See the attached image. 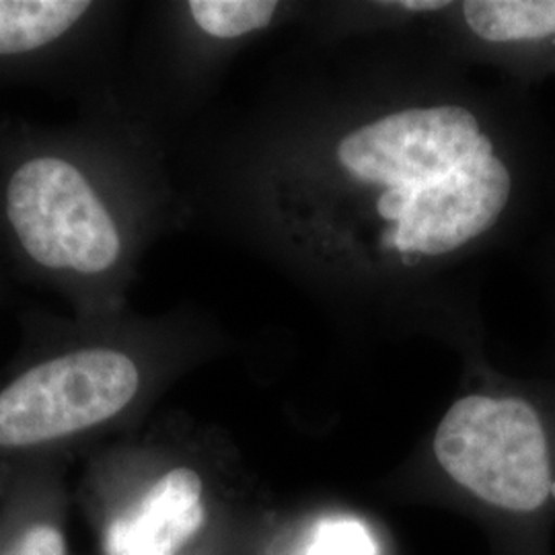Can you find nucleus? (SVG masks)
I'll list each match as a JSON object with an SVG mask.
<instances>
[{
  "mask_svg": "<svg viewBox=\"0 0 555 555\" xmlns=\"http://www.w3.org/2000/svg\"><path fill=\"white\" fill-rule=\"evenodd\" d=\"M132 13L118 0H0V93L40 89L77 107L114 95Z\"/></svg>",
  "mask_w": 555,
  "mask_h": 555,
  "instance_id": "5",
  "label": "nucleus"
},
{
  "mask_svg": "<svg viewBox=\"0 0 555 555\" xmlns=\"http://www.w3.org/2000/svg\"><path fill=\"white\" fill-rule=\"evenodd\" d=\"M75 502L101 555H185L212 520L206 467L183 438L157 428L85 456Z\"/></svg>",
  "mask_w": 555,
  "mask_h": 555,
  "instance_id": "4",
  "label": "nucleus"
},
{
  "mask_svg": "<svg viewBox=\"0 0 555 555\" xmlns=\"http://www.w3.org/2000/svg\"><path fill=\"white\" fill-rule=\"evenodd\" d=\"M444 474L488 506L516 518L555 504V456L545 420L529 399L461 397L438 424Z\"/></svg>",
  "mask_w": 555,
  "mask_h": 555,
  "instance_id": "6",
  "label": "nucleus"
},
{
  "mask_svg": "<svg viewBox=\"0 0 555 555\" xmlns=\"http://www.w3.org/2000/svg\"><path fill=\"white\" fill-rule=\"evenodd\" d=\"M192 219L348 291L416 286L498 224L513 173L461 91H397L291 134L254 109L179 181Z\"/></svg>",
  "mask_w": 555,
  "mask_h": 555,
  "instance_id": "1",
  "label": "nucleus"
},
{
  "mask_svg": "<svg viewBox=\"0 0 555 555\" xmlns=\"http://www.w3.org/2000/svg\"><path fill=\"white\" fill-rule=\"evenodd\" d=\"M305 555H377V547L357 518H327L313 529Z\"/></svg>",
  "mask_w": 555,
  "mask_h": 555,
  "instance_id": "9",
  "label": "nucleus"
},
{
  "mask_svg": "<svg viewBox=\"0 0 555 555\" xmlns=\"http://www.w3.org/2000/svg\"><path fill=\"white\" fill-rule=\"evenodd\" d=\"M73 461L52 456L0 467V555H70Z\"/></svg>",
  "mask_w": 555,
  "mask_h": 555,
  "instance_id": "7",
  "label": "nucleus"
},
{
  "mask_svg": "<svg viewBox=\"0 0 555 555\" xmlns=\"http://www.w3.org/2000/svg\"><path fill=\"white\" fill-rule=\"evenodd\" d=\"M459 9L479 40L513 43L555 36V0H469Z\"/></svg>",
  "mask_w": 555,
  "mask_h": 555,
  "instance_id": "8",
  "label": "nucleus"
},
{
  "mask_svg": "<svg viewBox=\"0 0 555 555\" xmlns=\"http://www.w3.org/2000/svg\"><path fill=\"white\" fill-rule=\"evenodd\" d=\"M190 220L167 134L116 95L59 126L0 119V266L73 315L128 309L142 259Z\"/></svg>",
  "mask_w": 555,
  "mask_h": 555,
  "instance_id": "2",
  "label": "nucleus"
},
{
  "mask_svg": "<svg viewBox=\"0 0 555 555\" xmlns=\"http://www.w3.org/2000/svg\"><path fill=\"white\" fill-rule=\"evenodd\" d=\"M0 274H2V266H0Z\"/></svg>",
  "mask_w": 555,
  "mask_h": 555,
  "instance_id": "10",
  "label": "nucleus"
},
{
  "mask_svg": "<svg viewBox=\"0 0 555 555\" xmlns=\"http://www.w3.org/2000/svg\"><path fill=\"white\" fill-rule=\"evenodd\" d=\"M17 352L0 369V467L87 456L134 433L179 371L217 336L192 309L100 318L27 309Z\"/></svg>",
  "mask_w": 555,
  "mask_h": 555,
  "instance_id": "3",
  "label": "nucleus"
}]
</instances>
